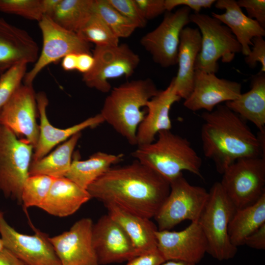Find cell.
I'll list each match as a JSON object with an SVG mask.
<instances>
[{
	"instance_id": "cell-1",
	"label": "cell",
	"mask_w": 265,
	"mask_h": 265,
	"mask_svg": "<svg viewBox=\"0 0 265 265\" xmlns=\"http://www.w3.org/2000/svg\"><path fill=\"white\" fill-rule=\"evenodd\" d=\"M170 183L137 160L111 167L87 190L91 198L113 204L134 214L151 219L168 196Z\"/></svg>"
},
{
	"instance_id": "cell-2",
	"label": "cell",
	"mask_w": 265,
	"mask_h": 265,
	"mask_svg": "<svg viewBox=\"0 0 265 265\" xmlns=\"http://www.w3.org/2000/svg\"><path fill=\"white\" fill-rule=\"evenodd\" d=\"M201 117L203 153L212 160L219 173L240 159L265 158V132L255 135L246 121L225 105L217 106Z\"/></svg>"
},
{
	"instance_id": "cell-3",
	"label": "cell",
	"mask_w": 265,
	"mask_h": 265,
	"mask_svg": "<svg viewBox=\"0 0 265 265\" xmlns=\"http://www.w3.org/2000/svg\"><path fill=\"white\" fill-rule=\"evenodd\" d=\"M159 90L150 79L127 81L111 89L100 113L132 145H136V132L146 111L142 110Z\"/></svg>"
},
{
	"instance_id": "cell-4",
	"label": "cell",
	"mask_w": 265,
	"mask_h": 265,
	"mask_svg": "<svg viewBox=\"0 0 265 265\" xmlns=\"http://www.w3.org/2000/svg\"><path fill=\"white\" fill-rule=\"evenodd\" d=\"M148 144L137 146L132 156L160 175L169 183L189 171L203 178L202 160L185 137L170 131L160 132Z\"/></svg>"
},
{
	"instance_id": "cell-5",
	"label": "cell",
	"mask_w": 265,
	"mask_h": 265,
	"mask_svg": "<svg viewBox=\"0 0 265 265\" xmlns=\"http://www.w3.org/2000/svg\"><path fill=\"white\" fill-rule=\"evenodd\" d=\"M236 210L220 182L214 183L198 222L207 241V253L220 261L233 259L237 252L238 248L231 243L228 232Z\"/></svg>"
},
{
	"instance_id": "cell-6",
	"label": "cell",
	"mask_w": 265,
	"mask_h": 265,
	"mask_svg": "<svg viewBox=\"0 0 265 265\" xmlns=\"http://www.w3.org/2000/svg\"><path fill=\"white\" fill-rule=\"evenodd\" d=\"M190 20L196 24L201 35V50L195 70L215 74L218 61L230 63L242 48L231 30L215 18L202 13L190 14Z\"/></svg>"
},
{
	"instance_id": "cell-7",
	"label": "cell",
	"mask_w": 265,
	"mask_h": 265,
	"mask_svg": "<svg viewBox=\"0 0 265 265\" xmlns=\"http://www.w3.org/2000/svg\"><path fill=\"white\" fill-rule=\"evenodd\" d=\"M33 146L0 124V190L21 204L25 182L29 177Z\"/></svg>"
},
{
	"instance_id": "cell-8",
	"label": "cell",
	"mask_w": 265,
	"mask_h": 265,
	"mask_svg": "<svg viewBox=\"0 0 265 265\" xmlns=\"http://www.w3.org/2000/svg\"><path fill=\"white\" fill-rule=\"evenodd\" d=\"M220 182L236 210L256 203L265 194V158L239 159L222 174Z\"/></svg>"
},
{
	"instance_id": "cell-9",
	"label": "cell",
	"mask_w": 265,
	"mask_h": 265,
	"mask_svg": "<svg viewBox=\"0 0 265 265\" xmlns=\"http://www.w3.org/2000/svg\"><path fill=\"white\" fill-rule=\"evenodd\" d=\"M170 186L169 193L154 217L159 231L169 230L186 220L198 221L209 197V191L190 184L183 174Z\"/></svg>"
},
{
	"instance_id": "cell-10",
	"label": "cell",
	"mask_w": 265,
	"mask_h": 265,
	"mask_svg": "<svg viewBox=\"0 0 265 265\" xmlns=\"http://www.w3.org/2000/svg\"><path fill=\"white\" fill-rule=\"evenodd\" d=\"M92 55L93 67L83 74L82 81L88 87L104 93L111 89L109 80L130 77L140 61L139 55L125 43L113 47L95 46Z\"/></svg>"
},
{
	"instance_id": "cell-11",
	"label": "cell",
	"mask_w": 265,
	"mask_h": 265,
	"mask_svg": "<svg viewBox=\"0 0 265 265\" xmlns=\"http://www.w3.org/2000/svg\"><path fill=\"white\" fill-rule=\"evenodd\" d=\"M38 23L43 36V47L33 67L24 77L25 84L28 85H32L35 78L44 68L66 55L91 53L89 43L77 33L62 27L45 15Z\"/></svg>"
},
{
	"instance_id": "cell-12",
	"label": "cell",
	"mask_w": 265,
	"mask_h": 265,
	"mask_svg": "<svg viewBox=\"0 0 265 265\" xmlns=\"http://www.w3.org/2000/svg\"><path fill=\"white\" fill-rule=\"evenodd\" d=\"M190 11L188 7L182 6L174 12H167L160 24L141 38V45L161 67L177 64L180 34L191 22Z\"/></svg>"
},
{
	"instance_id": "cell-13",
	"label": "cell",
	"mask_w": 265,
	"mask_h": 265,
	"mask_svg": "<svg viewBox=\"0 0 265 265\" xmlns=\"http://www.w3.org/2000/svg\"><path fill=\"white\" fill-rule=\"evenodd\" d=\"M36 95L32 85H22L0 109V124L18 138L37 145L39 127L36 122Z\"/></svg>"
},
{
	"instance_id": "cell-14",
	"label": "cell",
	"mask_w": 265,
	"mask_h": 265,
	"mask_svg": "<svg viewBox=\"0 0 265 265\" xmlns=\"http://www.w3.org/2000/svg\"><path fill=\"white\" fill-rule=\"evenodd\" d=\"M0 234L5 248L25 265H62L46 233L37 229L32 235L19 233L3 217Z\"/></svg>"
},
{
	"instance_id": "cell-15",
	"label": "cell",
	"mask_w": 265,
	"mask_h": 265,
	"mask_svg": "<svg viewBox=\"0 0 265 265\" xmlns=\"http://www.w3.org/2000/svg\"><path fill=\"white\" fill-rule=\"evenodd\" d=\"M93 224L91 218H82L69 230L50 237L62 265H100L92 241Z\"/></svg>"
},
{
	"instance_id": "cell-16",
	"label": "cell",
	"mask_w": 265,
	"mask_h": 265,
	"mask_svg": "<svg viewBox=\"0 0 265 265\" xmlns=\"http://www.w3.org/2000/svg\"><path fill=\"white\" fill-rule=\"evenodd\" d=\"M157 249L165 261H182L195 265L207 252V241L198 221L179 231L157 230Z\"/></svg>"
},
{
	"instance_id": "cell-17",
	"label": "cell",
	"mask_w": 265,
	"mask_h": 265,
	"mask_svg": "<svg viewBox=\"0 0 265 265\" xmlns=\"http://www.w3.org/2000/svg\"><path fill=\"white\" fill-rule=\"evenodd\" d=\"M92 241L100 265L127 262L138 256L125 231L108 214L94 223Z\"/></svg>"
},
{
	"instance_id": "cell-18",
	"label": "cell",
	"mask_w": 265,
	"mask_h": 265,
	"mask_svg": "<svg viewBox=\"0 0 265 265\" xmlns=\"http://www.w3.org/2000/svg\"><path fill=\"white\" fill-rule=\"evenodd\" d=\"M241 93L240 83L195 70L193 90L184 106L193 111L205 109L210 112L221 103L237 99Z\"/></svg>"
},
{
	"instance_id": "cell-19",
	"label": "cell",
	"mask_w": 265,
	"mask_h": 265,
	"mask_svg": "<svg viewBox=\"0 0 265 265\" xmlns=\"http://www.w3.org/2000/svg\"><path fill=\"white\" fill-rule=\"evenodd\" d=\"M181 98L175 88L173 79L164 90H159L146 106V113L136 132L137 146L154 142L160 132L171 130L172 125L170 110Z\"/></svg>"
},
{
	"instance_id": "cell-20",
	"label": "cell",
	"mask_w": 265,
	"mask_h": 265,
	"mask_svg": "<svg viewBox=\"0 0 265 265\" xmlns=\"http://www.w3.org/2000/svg\"><path fill=\"white\" fill-rule=\"evenodd\" d=\"M36 99L40 117L39 134L32 161L41 159L57 144L66 141L75 134L87 128H95L105 122L101 114L98 113L69 128H56L50 123L47 117L46 108L49 101L45 93H38L36 95Z\"/></svg>"
},
{
	"instance_id": "cell-21",
	"label": "cell",
	"mask_w": 265,
	"mask_h": 265,
	"mask_svg": "<svg viewBox=\"0 0 265 265\" xmlns=\"http://www.w3.org/2000/svg\"><path fill=\"white\" fill-rule=\"evenodd\" d=\"M38 52L28 32L0 18V75L16 64L35 62Z\"/></svg>"
},
{
	"instance_id": "cell-22",
	"label": "cell",
	"mask_w": 265,
	"mask_h": 265,
	"mask_svg": "<svg viewBox=\"0 0 265 265\" xmlns=\"http://www.w3.org/2000/svg\"><path fill=\"white\" fill-rule=\"evenodd\" d=\"M201 47V35L199 29L188 26L184 28L180 36L178 71L173 78L176 92L181 99H186L193 90L195 64Z\"/></svg>"
},
{
	"instance_id": "cell-23",
	"label": "cell",
	"mask_w": 265,
	"mask_h": 265,
	"mask_svg": "<svg viewBox=\"0 0 265 265\" xmlns=\"http://www.w3.org/2000/svg\"><path fill=\"white\" fill-rule=\"evenodd\" d=\"M91 198L84 189L65 177L55 178L39 208L52 215L63 217L76 212Z\"/></svg>"
},
{
	"instance_id": "cell-24",
	"label": "cell",
	"mask_w": 265,
	"mask_h": 265,
	"mask_svg": "<svg viewBox=\"0 0 265 265\" xmlns=\"http://www.w3.org/2000/svg\"><path fill=\"white\" fill-rule=\"evenodd\" d=\"M107 214L123 229L138 255L157 249L156 233L158 227L147 218L129 212L116 205H104Z\"/></svg>"
},
{
	"instance_id": "cell-25",
	"label": "cell",
	"mask_w": 265,
	"mask_h": 265,
	"mask_svg": "<svg viewBox=\"0 0 265 265\" xmlns=\"http://www.w3.org/2000/svg\"><path fill=\"white\" fill-rule=\"evenodd\" d=\"M215 7L225 10L222 14L212 13V16L226 25L232 31L242 48L241 53L246 56L252 46V40L258 36L264 37L265 30L256 20L243 13L234 0H218Z\"/></svg>"
},
{
	"instance_id": "cell-26",
	"label": "cell",
	"mask_w": 265,
	"mask_h": 265,
	"mask_svg": "<svg viewBox=\"0 0 265 265\" xmlns=\"http://www.w3.org/2000/svg\"><path fill=\"white\" fill-rule=\"evenodd\" d=\"M250 89L225 105L259 131H265V74L260 71L252 77Z\"/></svg>"
},
{
	"instance_id": "cell-27",
	"label": "cell",
	"mask_w": 265,
	"mask_h": 265,
	"mask_svg": "<svg viewBox=\"0 0 265 265\" xmlns=\"http://www.w3.org/2000/svg\"><path fill=\"white\" fill-rule=\"evenodd\" d=\"M122 154H111L97 152L85 160L75 158L65 175L81 187L87 189L88 186L106 173L113 164L120 162Z\"/></svg>"
},
{
	"instance_id": "cell-28",
	"label": "cell",
	"mask_w": 265,
	"mask_h": 265,
	"mask_svg": "<svg viewBox=\"0 0 265 265\" xmlns=\"http://www.w3.org/2000/svg\"><path fill=\"white\" fill-rule=\"evenodd\" d=\"M81 133L75 134L41 159L32 161L29 176L44 175L54 178L65 176L72 161L73 153Z\"/></svg>"
},
{
	"instance_id": "cell-29",
	"label": "cell",
	"mask_w": 265,
	"mask_h": 265,
	"mask_svg": "<svg viewBox=\"0 0 265 265\" xmlns=\"http://www.w3.org/2000/svg\"><path fill=\"white\" fill-rule=\"evenodd\" d=\"M265 224V194L256 203L236 210L228 226L231 243L235 247L244 245L246 238Z\"/></svg>"
},
{
	"instance_id": "cell-30",
	"label": "cell",
	"mask_w": 265,
	"mask_h": 265,
	"mask_svg": "<svg viewBox=\"0 0 265 265\" xmlns=\"http://www.w3.org/2000/svg\"><path fill=\"white\" fill-rule=\"evenodd\" d=\"M94 1V0H60L50 18L62 27L78 33L92 15Z\"/></svg>"
},
{
	"instance_id": "cell-31",
	"label": "cell",
	"mask_w": 265,
	"mask_h": 265,
	"mask_svg": "<svg viewBox=\"0 0 265 265\" xmlns=\"http://www.w3.org/2000/svg\"><path fill=\"white\" fill-rule=\"evenodd\" d=\"M93 12L105 22L119 39L130 37L137 28L106 0H94Z\"/></svg>"
},
{
	"instance_id": "cell-32",
	"label": "cell",
	"mask_w": 265,
	"mask_h": 265,
	"mask_svg": "<svg viewBox=\"0 0 265 265\" xmlns=\"http://www.w3.org/2000/svg\"><path fill=\"white\" fill-rule=\"evenodd\" d=\"M77 33L83 40L89 43H93L95 46L113 47L119 45V38L105 22L94 12Z\"/></svg>"
},
{
	"instance_id": "cell-33",
	"label": "cell",
	"mask_w": 265,
	"mask_h": 265,
	"mask_svg": "<svg viewBox=\"0 0 265 265\" xmlns=\"http://www.w3.org/2000/svg\"><path fill=\"white\" fill-rule=\"evenodd\" d=\"M54 179L44 175L29 176L24 183L21 195L24 209L39 208L46 199Z\"/></svg>"
},
{
	"instance_id": "cell-34",
	"label": "cell",
	"mask_w": 265,
	"mask_h": 265,
	"mask_svg": "<svg viewBox=\"0 0 265 265\" xmlns=\"http://www.w3.org/2000/svg\"><path fill=\"white\" fill-rule=\"evenodd\" d=\"M26 63L16 64L0 76V109L22 85L26 74Z\"/></svg>"
},
{
	"instance_id": "cell-35",
	"label": "cell",
	"mask_w": 265,
	"mask_h": 265,
	"mask_svg": "<svg viewBox=\"0 0 265 265\" xmlns=\"http://www.w3.org/2000/svg\"><path fill=\"white\" fill-rule=\"evenodd\" d=\"M0 11L38 22L44 16L42 0H0Z\"/></svg>"
},
{
	"instance_id": "cell-36",
	"label": "cell",
	"mask_w": 265,
	"mask_h": 265,
	"mask_svg": "<svg viewBox=\"0 0 265 265\" xmlns=\"http://www.w3.org/2000/svg\"><path fill=\"white\" fill-rule=\"evenodd\" d=\"M116 10L132 22L137 28L145 26L147 20L142 16L135 0H106Z\"/></svg>"
},
{
	"instance_id": "cell-37",
	"label": "cell",
	"mask_w": 265,
	"mask_h": 265,
	"mask_svg": "<svg viewBox=\"0 0 265 265\" xmlns=\"http://www.w3.org/2000/svg\"><path fill=\"white\" fill-rule=\"evenodd\" d=\"M252 48L244 58L246 63L252 68L256 66L257 63L261 64V72H265V41L263 37H254L252 40Z\"/></svg>"
},
{
	"instance_id": "cell-38",
	"label": "cell",
	"mask_w": 265,
	"mask_h": 265,
	"mask_svg": "<svg viewBox=\"0 0 265 265\" xmlns=\"http://www.w3.org/2000/svg\"><path fill=\"white\" fill-rule=\"evenodd\" d=\"M238 5L244 7L248 17L256 20L264 28L265 27V0H238Z\"/></svg>"
},
{
	"instance_id": "cell-39",
	"label": "cell",
	"mask_w": 265,
	"mask_h": 265,
	"mask_svg": "<svg viewBox=\"0 0 265 265\" xmlns=\"http://www.w3.org/2000/svg\"><path fill=\"white\" fill-rule=\"evenodd\" d=\"M135 1L147 21L155 18L166 11L165 0H135Z\"/></svg>"
},
{
	"instance_id": "cell-40",
	"label": "cell",
	"mask_w": 265,
	"mask_h": 265,
	"mask_svg": "<svg viewBox=\"0 0 265 265\" xmlns=\"http://www.w3.org/2000/svg\"><path fill=\"white\" fill-rule=\"evenodd\" d=\"M215 0H165V6L167 12L178 6H186L199 13L202 8H211L215 2Z\"/></svg>"
},
{
	"instance_id": "cell-41",
	"label": "cell",
	"mask_w": 265,
	"mask_h": 265,
	"mask_svg": "<svg viewBox=\"0 0 265 265\" xmlns=\"http://www.w3.org/2000/svg\"><path fill=\"white\" fill-rule=\"evenodd\" d=\"M165 261L158 249L136 256L127 261L125 265H161Z\"/></svg>"
},
{
	"instance_id": "cell-42",
	"label": "cell",
	"mask_w": 265,
	"mask_h": 265,
	"mask_svg": "<svg viewBox=\"0 0 265 265\" xmlns=\"http://www.w3.org/2000/svg\"><path fill=\"white\" fill-rule=\"evenodd\" d=\"M244 245L258 250L265 249V224L246 238Z\"/></svg>"
},
{
	"instance_id": "cell-43",
	"label": "cell",
	"mask_w": 265,
	"mask_h": 265,
	"mask_svg": "<svg viewBox=\"0 0 265 265\" xmlns=\"http://www.w3.org/2000/svg\"><path fill=\"white\" fill-rule=\"evenodd\" d=\"M94 58L91 53H81L77 55V69L83 74L89 72L93 67Z\"/></svg>"
},
{
	"instance_id": "cell-44",
	"label": "cell",
	"mask_w": 265,
	"mask_h": 265,
	"mask_svg": "<svg viewBox=\"0 0 265 265\" xmlns=\"http://www.w3.org/2000/svg\"><path fill=\"white\" fill-rule=\"evenodd\" d=\"M0 265H25L12 252L5 248L0 252Z\"/></svg>"
},
{
	"instance_id": "cell-45",
	"label": "cell",
	"mask_w": 265,
	"mask_h": 265,
	"mask_svg": "<svg viewBox=\"0 0 265 265\" xmlns=\"http://www.w3.org/2000/svg\"><path fill=\"white\" fill-rule=\"evenodd\" d=\"M77 55L76 53H69L62 58L61 66L64 70L70 71L77 69Z\"/></svg>"
},
{
	"instance_id": "cell-46",
	"label": "cell",
	"mask_w": 265,
	"mask_h": 265,
	"mask_svg": "<svg viewBox=\"0 0 265 265\" xmlns=\"http://www.w3.org/2000/svg\"><path fill=\"white\" fill-rule=\"evenodd\" d=\"M60 1V0H42L44 15L51 17Z\"/></svg>"
},
{
	"instance_id": "cell-47",
	"label": "cell",
	"mask_w": 265,
	"mask_h": 265,
	"mask_svg": "<svg viewBox=\"0 0 265 265\" xmlns=\"http://www.w3.org/2000/svg\"><path fill=\"white\" fill-rule=\"evenodd\" d=\"M161 265H196L193 263H190L182 261H166Z\"/></svg>"
},
{
	"instance_id": "cell-48",
	"label": "cell",
	"mask_w": 265,
	"mask_h": 265,
	"mask_svg": "<svg viewBox=\"0 0 265 265\" xmlns=\"http://www.w3.org/2000/svg\"><path fill=\"white\" fill-rule=\"evenodd\" d=\"M5 249V247L3 240H2L1 238H0V252L3 251Z\"/></svg>"
},
{
	"instance_id": "cell-49",
	"label": "cell",
	"mask_w": 265,
	"mask_h": 265,
	"mask_svg": "<svg viewBox=\"0 0 265 265\" xmlns=\"http://www.w3.org/2000/svg\"><path fill=\"white\" fill-rule=\"evenodd\" d=\"M3 217V212H0V221L1 219V218Z\"/></svg>"
}]
</instances>
